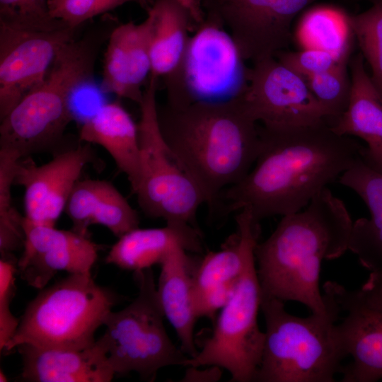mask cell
<instances>
[{"mask_svg":"<svg viewBox=\"0 0 382 382\" xmlns=\"http://www.w3.org/2000/svg\"><path fill=\"white\" fill-rule=\"evenodd\" d=\"M79 139L103 147L136 190L140 176L138 127L129 112L113 102L100 106L81 125Z\"/></svg>","mask_w":382,"mask_h":382,"instance_id":"cell-24","label":"cell"},{"mask_svg":"<svg viewBox=\"0 0 382 382\" xmlns=\"http://www.w3.org/2000/svg\"><path fill=\"white\" fill-rule=\"evenodd\" d=\"M352 224L344 202L328 187L301 210L283 216L255 248L261 295L301 303L311 313L325 312L321 265L348 250Z\"/></svg>","mask_w":382,"mask_h":382,"instance_id":"cell-2","label":"cell"},{"mask_svg":"<svg viewBox=\"0 0 382 382\" xmlns=\"http://www.w3.org/2000/svg\"><path fill=\"white\" fill-rule=\"evenodd\" d=\"M236 232L221 250L207 253L199 261L193 277L195 310L197 318H214L232 296L260 236V223L248 208L236 216Z\"/></svg>","mask_w":382,"mask_h":382,"instance_id":"cell-16","label":"cell"},{"mask_svg":"<svg viewBox=\"0 0 382 382\" xmlns=\"http://www.w3.org/2000/svg\"><path fill=\"white\" fill-rule=\"evenodd\" d=\"M137 297L125 308L111 311L103 335L96 340L115 374L137 373L148 381L158 370L185 366L188 357L166 332L157 286L151 268L134 272Z\"/></svg>","mask_w":382,"mask_h":382,"instance_id":"cell-7","label":"cell"},{"mask_svg":"<svg viewBox=\"0 0 382 382\" xmlns=\"http://www.w3.org/2000/svg\"><path fill=\"white\" fill-rule=\"evenodd\" d=\"M76 28L23 29L0 25V120L45 79Z\"/></svg>","mask_w":382,"mask_h":382,"instance_id":"cell-13","label":"cell"},{"mask_svg":"<svg viewBox=\"0 0 382 382\" xmlns=\"http://www.w3.org/2000/svg\"><path fill=\"white\" fill-rule=\"evenodd\" d=\"M282 64L305 79L326 71L341 62L332 53L316 47L282 51L275 57Z\"/></svg>","mask_w":382,"mask_h":382,"instance_id":"cell-34","label":"cell"},{"mask_svg":"<svg viewBox=\"0 0 382 382\" xmlns=\"http://www.w3.org/2000/svg\"><path fill=\"white\" fill-rule=\"evenodd\" d=\"M94 158L89 143L60 151L41 166L30 158H21L14 184L24 187L25 218L54 226L83 168Z\"/></svg>","mask_w":382,"mask_h":382,"instance_id":"cell-14","label":"cell"},{"mask_svg":"<svg viewBox=\"0 0 382 382\" xmlns=\"http://www.w3.org/2000/svg\"><path fill=\"white\" fill-rule=\"evenodd\" d=\"M245 62L228 31L205 16L190 36L179 66L165 77L166 103L179 106L240 100L248 86L249 68Z\"/></svg>","mask_w":382,"mask_h":382,"instance_id":"cell-8","label":"cell"},{"mask_svg":"<svg viewBox=\"0 0 382 382\" xmlns=\"http://www.w3.org/2000/svg\"><path fill=\"white\" fill-rule=\"evenodd\" d=\"M349 28L371 70V80L382 96V1L368 10L348 15Z\"/></svg>","mask_w":382,"mask_h":382,"instance_id":"cell-28","label":"cell"},{"mask_svg":"<svg viewBox=\"0 0 382 382\" xmlns=\"http://www.w3.org/2000/svg\"><path fill=\"white\" fill-rule=\"evenodd\" d=\"M154 15L151 8L139 24L128 22L112 30L105 53L101 88L139 105L141 87L151 74V38Z\"/></svg>","mask_w":382,"mask_h":382,"instance_id":"cell-18","label":"cell"},{"mask_svg":"<svg viewBox=\"0 0 382 382\" xmlns=\"http://www.w3.org/2000/svg\"><path fill=\"white\" fill-rule=\"evenodd\" d=\"M184 381H214L219 380L221 376L220 367L213 366L212 369L198 370L197 367L187 366Z\"/></svg>","mask_w":382,"mask_h":382,"instance_id":"cell-36","label":"cell"},{"mask_svg":"<svg viewBox=\"0 0 382 382\" xmlns=\"http://www.w3.org/2000/svg\"><path fill=\"white\" fill-rule=\"evenodd\" d=\"M369 1L372 2L373 4H375V3L378 2L380 1H382V0H369Z\"/></svg>","mask_w":382,"mask_h":382,"instance_id":"cell-40","label":"cell"},{"mask_svg":"<svg viewBox=\"0 0 382 382\" xmlns=\"http://www.w3.org/2000/svg\"><path fill=\"white\" fill-rule=\"evenodd\" d=\"M341 308L339 328L352 362L342 370V382H375L382 379V311L371 309L335 282L324 284Z\"/></svg>","mask_w":382,"mask_h":382,"instance_id":"cell-17","label":"cell"},{"mask_svg":"<svg viewBox=\"0 0 382 382\" xmlns=\"http://www.w3.org/2000/svg\"><path fill=\"white\" fill-rule=\"evenodd\" d=\"M190 13L195 25L200 23L205 14L202 6V0H175Z\"/></svg>","mask_w":382,"mask_h":382,"instance_id":"cell-37","label":"cell"},{"mask_svg":"<svg viewBox=\"0 0 382 382\" xmlns=\"http://www.w3.org/2000/svg\"><path fill=\"white\" fill-rule=\"evenodd\" d=\"M0 25L37 30L69 27L50 15L49 0H0Z\"/></svg>","mask_w":382,"mask_h":382,"instance_id":"cell-30","label":"cell"},{"mask_svg":"<svg viewBox=\"0 0 382 382\" xmlns=\"http://www.w3.org/2000/svg\"><path fill=\"white\" fill-rule=\"evenodd\" d=\"M160 128L170 151L210 207L221 192L241 180L260 150L258 124L241 100L228 104L158 105Z\"/></svg>","mask_w":382,"mask_h":382,"instance_id":"cell-3","label":"cell"},{"mask_svg":"<svg viewBox=\"0 0 382 382\" xmlns=\"http://www.w3.org/2000/svg\"><path fill=\"white\" fill-rule=\"evenodd\" d=\"M158 79L149 77L139 104L138 127L140 176L134 194L149 216L168 224H191L205 198L170 151L158 121L156 92Z\"/></svg>","mask_w":382,"mask_h":382,"instance_id":"cell-9","label":"cell"},{"mask_svg":"<svg viewBox=\"0 0 382 382\" xmlns=\"http://www.w3.org/2000/svg\"><path fill=\"white\" fill-rule=\"evenodd\" d=\"M241 103L251 120L267 129L328 122L306 80L276 57L249 67L248 86Z\"/></svg>","mask_w":382,"mask_h":382,"instance_id":"cell-12","label":"cell"},{"mask_svg":"<svg viewBox=\"0 0 382 382\" xmlns=\"http://www.w3.org/2000/svg\"><path fill=\"white\" fill-rule=\"evenodd\" d=\"M298 30L304 47L322 49L340 61L348 62L352 44L349 37L353 34L348 15L338 8L320 6L308 10L303 16Z\"/></svg>","mask_w":382,"mask_h":382,"instance_id":"cell-26","label":"cell"},{"mask_svg":"<svg viewBox=\"0 0 382 382\" xmlns=\"http://www.w3.org/2000/svg\"><path fill=\"white\" fill-rule=\"evenodd\" d=\"M201 253L200 233L191 224H168L161 228H136L119 238L105 262L133 272L161 264L175 248Z\"/></svg>","mask_w":382,"mask_h":382,"instance_id":"cell-23","label":"cell"},{"mask_svg":"<svg viewBox=\"0 0 382 382\" xmlns=\"http://www.w3.org/2000/svg\"><path fill=\"white\" fill-rule=\"evenodd\" d=\"M351 93L348 105L331 127L342 136H354L366 146L365 162L382 173V96L374 86L359 53L351 59Z\"/></svg>","mask_w":382,"mask_h":382,"instance_id":"cell-20","label":"cell"},{"mask_svg":"<svg viewBox=\"0 0 382 382\" xmlns=\"http://www.w3.org/2000/svg\"><path fill=\"white\" fill-rule=\"evenodd\" d=\"M348 250L371 272L382 271V209L353 221Z\"/></svg>","mask_w":382,"mask_h":382,"instance_id":"cell-31","label":"cell"},{"mask_svg":"<svg viewBox=\"0 0 382 382\" xmlns=\"http://www.w3.org/2000/svg\"><path fill=\"white\" fill-rule=\"evenodd\" d=\"M17 264L13 257H1L0 260V349L4 350L13 337L19 319L11 313L10 306L14 295L15 273Z\"/></svg>","mask_w":382,"mask_h":382,"instance_id":"cell-33","label":"cell"},{"mask_svg":"<svg viewBox=\"0 0 382 382\" xmlns=\"http://www.w3.org/2000/svg\"><path fill=\"white\" fill-rule=\"evenodd\" d=\"M187 252L177 247L160 264L157 292L165 317L180 340V348L192 358L198 352L194 340L198 318L194 305L193 277L199 262Z\"/></svg>","mask_w":382,"mask_h":382,"instance_id":"cell-22","label":"cell"},{"mask_svg":"<svg viewBox=\"0 0 382 382\" xmlns=\"http://www.w3.org/2000/svg\"><path fill=\"white\" fill-rule=\"evenodd\" d=\"M64 0H49L50 12L51 10L59 5Z\"/></svg>","mask_w":382,"mask_h":382,"instance_id":"cell-38","label":"cell"},{"mask_svg":"<svg viewBox=\"0 0 382 382\" xmlns=\"http://www.w3.org/2000/svg\"><path fill=\"white\" fill-rule=\"evenodd\" d=\"M99 42L74 37L60 50L44 81L1 120L0 149L25 158L59 143L73 119L71 97L93 75Z\"/></svg>","mask_w":382,"mask_h":382,"instance_id":"cell-5","label":"cell"},{"mask_svg":"<svg viewBox=\"0 0 382 382\" xmlns=\"http://www.w3.org/2000/svg\"><path fill=\"white\" fill-rule=\"evenodd\" d=\"M260 150L248 173L224 189L217 202L226 213L248 208L255 221L306 207L339 180L365 146L333 131L327 121L281 129L258 125Z\"/></svg>","mask_w":382,"mask_h":382,"instance_id":"cell-1","label":"cell"},{"mask_svg":"<svg viewBox=\"0 0 382 382\" xmlns=\"http://www.w3.org/2000/svg\"><path fill=\"white\" fill-rule=\"evenodd\" d=\"M64 211L72 230L85 236L94 224L105 226L118 238L139 224L137 211L112 183L103 180H79Z\"/></svg>","mask_w":382,"mask_h":382,"instance_id":"cell-21","label":"cell"},{"mask_svg":"<svg viewBox=\"0 0 382 382\" xmlns=\"http://www.w3.org/2000/svg\"><path fill=\"white\" fill-rule=\"evenodd\" d=\"M21 378L31 382H109L115 372L95 342L82 349L39 347L22 344Z\"/></svg>","mask_w":382,"mask_h":382,"instance_id":"cell-19","label":"cell"},{"mask_svg":"<svg viewBox=\"0 0 382 382\" xmlns=\"http://www.w3.org/2000/svg\"><path fill=\"white\" fill-rule=\"evenodd\" d=\"M261 289L255 253L249 256L235 290L221 308L212 335L185 366H216L231 381H255L262 359L265 332L257 324Z\"/></svg>","mask_w":382,"mask_h":382,"instance_id":"cell-10","label":"cell"},{"mask_svg":"<svg viewBox=\"0 0 382 382\" xmlns=\"http://www.w3.org/2000/svg\"><path fill=\"white\" fill-rule=\"evenodd\" d=\"M150 8L154 15L150 76L165 78L179 66L194 22L187 10L175 0H155Z\"/></svg>","mask_w":382,"mask_h":382,"instance_id":"cell-25","label":"cell"},{"mask_svg":"<svg viewBox=\"0 0 382 382\" xmlns=\"http://www.w3.org/2000/svg\"><path fill=\"white\" fill-rule=\"evenodd\" d=\"M0 381H7V378L5 376V374L1 371L0 373Z\"/></svg>","mask_w":382,"mask_h":382,"instance_id":"cell-39","label":"cell"},{"mask_svg":"<svg viewBox=\"0 0 382 382\" xmlns=\"http://www.w3.org/2000/svg\"><path fill=\"white\" fill-rule=\"evenodd\" d=\"M308 88L323 108L328 123L332 125L345 111L351 93V76L347 62L306 79Z\"/></svg>","mask_w":382,"mask_h":382,"instance_id":"cell-29","label":"cell"},{"mask_svg":"<svg viewBox=\"0 0 382 382\" xmlns=\"http://www.w3.org/2000/svg\"><path fill=\"white\" fill-rule=\"evenodd\" d=\"M349 291L364 306L382 311V271L371 272L368 280L360 289Z\"/></svg>","mask_w":382,"mask_h":382,"instance_id":"cell-35","label":"cell"},{"mask_svg":"<svg viewBox=\"0 0 382 382\" xmlns=\"http://www.w3.org/2000/svg\"><path fill=\"white\" fill-rule=\"evenodd\" d=\"M326 311L300 317L284 302L261 295L266 330L257 382H333L348 356L339 328L341 308L323 285Z\"/></svg>","mask_w":382,"mask_h":382,"instance_id":"cell-4","label":"cell"},{"mask_svg":"<svg viewBox=\"0 0 382 382\" xmlns=\"http://www.w3.org/2000/svg\"><path fill=\"white\" fill-rule=\"evenodd\" d=\"M149 0H64L50 11V15L68 26L78 28L86 21L129 2L149 7Z\"/></svg>","mask_w":382,"mask_h":382,"instance_id":"cell-32","label":"cell"},{"mask_svg":"<svg viewBox=\"0 0 382 382\" xmlns=\"http://www.w3.org/2000/svg\"><path fill=\"white\" fill-rule=\"evenodd\" d=\"M117 301L91 273L69 274L42 289L28 303L4 350L22 344L73 349L90 347Z\"/></svg>","mask_w":382,"mask_h":382,"instance_id":"cell-6","label":"cell"},{"mask_svg":"<svg viewBox=\"0 0 382 382\" xmlns=\"http://www.w3.org/2000/svg\"><path fill=\"white\" fill-rule=\"evenodd\" d=\"M25 240L18 261L21 277L34 288H45L58 272L91 273L100 246L88 236L54 226L35 224L22 217Z\"/></svg>","mask_w":382,"mask_h":382,"instance_id":"cell-15","label":"cell"},{"mask_svg":"<svg viewBox=\"0 0 382 382\" xmlns=\"http://www.w3.org/2000/svg\"><path fill=\"white\" fill-rule=\"evenodd\" d=\"M314 1L202 0V6L231 35L243 59L254 64L287 50L294 19Z\"/></svg>","mask_w":382,"mask_h":382,"instance_id":"cell-11","label":"cell"},{"mask_svg":"<svg viewBox=\"0 0 382 382\" xmlns=\"http://www.w3.org/2000/svg\"><path fill=\"white\" fill-rule=\"evenodd\" d=\"M21 157L16 152L0 149V249L13 251L24 242L22 216L13 207L11 187Z\"/></svg>","mask_w":382,"mask_h":382,"instance_id":"cell-27","label":"cell"}]
</instances>
